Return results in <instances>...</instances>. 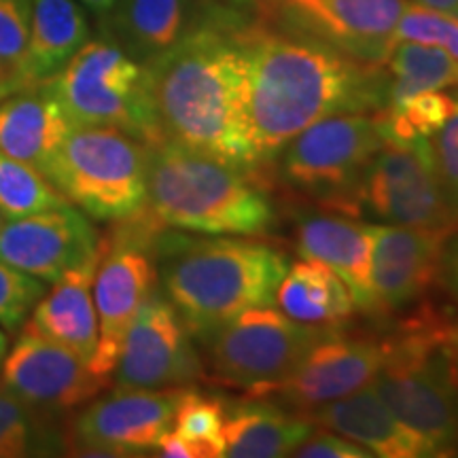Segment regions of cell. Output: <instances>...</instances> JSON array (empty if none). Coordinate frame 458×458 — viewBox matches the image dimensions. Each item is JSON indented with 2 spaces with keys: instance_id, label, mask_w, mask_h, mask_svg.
Returning <instances> with one entry per match:
<instances>
[{
  "instance_id": "6da1fadb",
  "label": "cell",
  "mask_w": 458,
  "mask_h": 458,
  "mask_svg": "<svg viewBox=\"0 0 458 458\" xmlns=\"http://www.w3.org/2000/svg\"><path fill=\"white\" fill-rule=\"evenodd\" d=\"M246 26L242 9L213 4L196 30L142 68L162 140L257 172Z\"/></svg>"
},
{
  "instance_id": "7a4b0ae2",
  "label": "cell",
  "mask_w": 458,
  "mask_h": 458,
  "mask_svg": "<svg viewBox=\"0 0 458 458\" xmlns=\"http://www.w3.org/2000/svg\"><path fill=\"white\" fill-rule=\"evenodd\" d=\"M250 60L249 122L257 168L267 165L293 136L340 113H382L386 72L263 24L246 26Z\"/></svg>"
},
{
  "instance_id": "3957f363",
  "label": "cell",
  "mask_w": 458,
  "mask_h": 458,
  "mask_svg": "<svg viewBox=\"0 0 458 458\" xmlns=\"http://www.w3.org/2000/svg\"><path fill=\"white\" fill-rule=\"evenodd\" d=\"M156 259L164 295L198 340L249 308L276 303L289 267L283 250L249 236L164 233Z\"/></svg>"
},
{
  "instance_id": "277c9868",
  "label": "cell",
  "mask_w": 458,
  "mask_h": 458,
  "mask_svg": "<svg viewBox=\"0 0 458 458\" xmlns=\"http://www.w3.org/2000/svg\"><path fill=\"white\" fill-rule=\"evenodd\" d=\"M145 216L202 236H266L278 210L255 172L162 140L148 147Z\"/></svg>"
},
{
  "instance_id": "5b68a950",
  "label": "cell",
  "mask_w": 458,
  "mask_h": 458,
  "mask_svg": "<svg viewBox=\"0 0 458 458\" xmlns=\"http://www.w3.org/2000/svg\"><path fill=\"white\" fill-rule=\"evenodd\" d=\"M445 312L422 306L385 335L374 388L437 456H458V380L442 348Z\"/></svg>"
},
{
  "instance_id": "8992f818",
  "label": "cell",
  "mask_w": 458,
  "mask_h": 458,
  "mask_svg": "<svg viewBox=\"0 0 458 458\" xmlns=\"http://www.w3.org/2000/svg\"><path fill=\"white\" fill-rule=\"evenodd\" d=\"M43 174L91 219L122 223L147 206L148 145L119 128L72 125Z\"/></svg>"
},
{
  "instance_id": "52a82bcc",
  "label": "cell",
  "mask_w": 458,
  "mask_h": 458,
  "mask_svg": "<svg viewBox=\"0 0 458 458\" xmlns=\"http://www.w3.org/2000/svg\"><path fill=\"white\" fill-rule=\"evenodd\" d=\"M41 85L72 125L119 128L148 147L162 142L145 68L111 38L88 41Z\"/></svg>"
},
{
  "instance_id": "ba28073f",
  "label": "cell",
  "mask_w": 458,
  "mask_h": 458,
  "mask_svg": "<svg viewBox=\"0 0 458 458\" xmlns=\"http://www.w3.org/2000/svg\"><path fill=\"white\" fill-rule=\"evenodd\" d=\"M385 142L382 113H340L293 136L270 164L286 191L348 215L360 174Z\"/></svg>"
},
{
  "instance_id": "9c48e42d",
  "label": "cell",
  "mask_w": 458,
  "mask_h": 458,
  "mask_svg": "<svg viewBox=\"0 0 458 458\" xmlns=\"http://www.w3.org/2000/svg\"><path fill=\"white\" fill-rule=\"evenodd\" d=\"M325 329L297 323L276 303L249 308L199 340L204 368L216 385L263 397L293 371Z\"/></svg>"
},
{
  "instance_id": "30bf717a",
  "label": "cell",
  "mask_w": 458,
  "mask_h": 458,
  "mask_svg": "<svg viewBox=\"0 0 458 458\" xmlns=\"http://www.w3.org/2000/svg\"><path fill=\"white\" fill-rule=\"evenodd\" d=\"M348 216L456 233L458 215L450 208L435 174L427 139L386 140L354 187Z\"/></svg>"
},
{
  "instance_id": "8fae6325",
  "label": "cell",
  "mask_w": 458,
  "mask_h": 458,
  "mask_svg": "<svg viewBox=\"0 0 458 458\" xmlns=\"http://www.w3.org/2000/svg\"><path fill=\"white\" fill-rule=\"evenodd\" d=\"M105 236V253L94 278V306L98 317V348L89 369L111 380L131 320L157 284L156 233L162 232L145 213L122 221Z\"/></svg>"
},
{
  "instance_id": "7c38bea8",
  "label": "cell",
  "mask_w": 458,
  "mask_h": 458,
  "mask_svg": "<svg viewBox=\"0 0 458 458\" xmlns=\"http://www.w3.org/2000/svg\"><path fill=\"white\" fill-rule=\"evenodd\" d=\"M405 4L408 0H255L253 9L263 24L382 64Z\"/></svg>"
},
{
  "instance_id": "4fadbf2b",
  "label": "cell",
  "mask_w": 458,
  "mask_h": 458,
  "mask_svg": "<svg viewBox=\"0 0 458 458\" xmlns=\"http://www.w3.org/2000/svg\"><path fill=\"white\" fill-rule=\"evenodd\" d=\"M385 357V335H360L348 334L342 327H327L312 342L293 371L263 397L308 414L374 385Z\"/></svg>"
},
{
  "instance_id": "5bb4252c",
  "label": "cell",
  "mask_w": 458,
  "mask_h": 458,
  "mask_svg": "<svg viewBox=\"0 0 458 458\" xmlns=\"http://www.w3.org/2000/svg\"><path fill=\"white\" fill-rule=\"evenodd\" d=\"M111 377L123 388L187 386L206 377L204 359L164 293L153 291L140 306Z\"/></svg>"
},
{
  "instance_id": "9a60e30c",
  "label": "cell",
  "mask_w": 458,
  "mask_h": 458,
  "mask_svg": "<svg viewBox=\"0 0 458 458\" xmlns=\"http://www.w3.org/2000/svg\"><path fill=\"white\" fill-rule=\"evenodd\" d=\"M185 386L123 388L91 401L72 425V444L83 454L131 456L156 450L174 425Z\"/></svg>"
},
{
  "instance_id": "2e32d148",
  "label": "cell",
  "mask_w": 458,
  "mask_h": 458,
  "mask_svg": "<svg viewBox=\"0 0 458 458\" xmlns=\"http://www.w3.org/2000/svg\"><path fill=\"white\" fill-rule=\"evenodd\" d=\"M111 380L89 369V365L26 323L3 360V386L32 408L71 410L89 403Z\"/></svg>"
},
{
  "instance_id": "e0dca14e",
  "label": "cell",
  "mask_w": 458,
  "mask_h": 458,
  "mask_svg": "<svg viewBox=\"0 0 458 458\" xmlns=\"http://www.w3.org/2000/svg\"><path fill=\"white\" fill-rule=\"evenodd\" d=\"M98 244V232L88 215L71 202L7 219L0 229V259L43 283H55L89 259Z\"/></svg>"
},
{
  "instance_id": "ac0fdd59",
  "label": "cell",
  "mask_w": 458,
  "mask_h": 458,
  "mask_svg": "<svg viewBox=\"0 0 458 458\" xmlns=\"http://www.w3.org/2000/svg\"><path fill=\"white\" fill-rule=\"evenodd\" d=\"M450 233L405 225H376L371 253L374 317H393L414 308L433 283Z\"/></svg>"
},
{
  "instance_id": "d6986e66",
  "label": "cell",
  "mask_w": 458,
  "mask_h": 458,
  "mask_svg": "<svg viewBox=\"0 0 458 458\" xmlns=\"http://www.w3.org/2000/svg\"><path fill=\"white\" fill-rule=\"evenodd\" d=\"M297 253L329 266L351 291L357 310L374 317L371 253L376 223L331 210H303L295 223Z\"/></svg>"
},
{
  "instance_id": "ffe728a7",
  "label": "cell",
  "mask_w": 458,
  "mask_h": 458,
  "mask_svg": "<svg viewBox=\"0 0 458 458\" xmlns=\"http://www.w3.org/2000/svg\"><path fill=\"white\" fill-rule=\"evenodd\" d=\"M317 427L352 439L382 458H437L433 445L399 420L374 385L308 411Z\"/></svg>"
},
{
  "instance_id": "44dd1931",
  "label": "cell",
  "mask_w": 458,
  "mask_h": 458,
  "mask_svg": "<svg viewBox=\"0 0 458 458\" xmlns=\"http://www.w3.org/2000/svg\"><path fill=\"white\" fill-rule=\"evenodd\" d=\"M210 9L208 0H122L100 21L106 38L147 64L196 30Z\"/></svg>"
},
{
  "instance_id": "7402d4cb",
  "label": "cell",
  "mask_w": 458,
  "mask_h": 458,
  "mask_svg": "<svg viewBox=\"0 0 458 458\" xmlns=\"http://www.w3.org/2000/svg\"><path fill=\"white\" fill-rule=\"evenodd\" d=\"M102 253H105V238H100L98 250L89 259L71 267L55 283H51L54 284L51 291L38 300L32 318L28 320L43 335L79 354L88 365L98 348L94 278Z\"/></svg>"
},
{
  "instance_id": "603a6c76",
  "label": "cell",
  "mask_w": 458,
  "mask_h": 458,
  "mask_svg": "<svg viewBox=\"0 0 458 458\" xmlns=\"http://www.w3.org/2000/svg\"><path fill=\"white\" fill-rule=\"evenodd\" d=\"M317 431L310 416L284 408L266 397H246L227 403L223 425V456L280 458L291 456Z\"/></svg>"
},
{
  "instance_id": "cb8c5ba5",
  "label": "cell",
  "mask_w": 458,
  "mask_h": 458,
  "mask_svg": "<svg viewBox=\"0 0 458 458\" xmlns=\"http://www.w3.org/2000/svg\"><path fill=\"white\" fill-rule=\"evenodd\" d=\"M72 123L43 85L0 100V151L45 172Z\"/></svg>"
},
{
  "instance_id": "d4e9b609",
  "label": "cell",
  "mask_w": 458,
  "mask_h": 458,
  "mask_svg": "<svg viewBox=\"0 0 458 458\" xmlns=\"http://www.w3.org/2000/svg\"><path fill=\"white\" fill-rule=\"evenodd\" d=\"M276 303L286 317L312 327H342L357 312L344 280L323 261L308 257L286 267Z\"/></svg>"
},
{
  "instance_id": "484cf974",
  "label": "cell",
  "mask_w": 458,
  "mask_h": 458,
  "mask_svg": "<svg viewBox=\"0 0 458 458\" xmlns=\"http://www.w3.org/2000/svg\"><path fill=\"white\" fill-rule=\"evenodd\" d=\"M89 41L79 0H30V66L37 83L54 77Z\"/></svg>"
},
{
  "instance_id": "4316f807",
  "label": "cell",
  "mask_w": 458,
  "mask_h": 458,
  "mask_svg": "<svg viewBox=\"0 0 458 458\" xmlns=\"http://www.w3.org/2000/svg\"><path fill=\"white\" fill-rule=\"evenodd\" d=\"M382 68L386 72L385 111L420 91L458 88V60L433 45L393 43Z\"/></svg>"
},
{
  "instance_id": "83f0119b",
  "label": "cell",
  "mask_w": 458,
  "mask_h": 458,
  "mask_svg": "<svg viewBox=\"0 0 458 458\" xmlns=\"http://www.w3.org/2000/svg\"><path fill=\"white\" fill-rule=\"evenodd\" d=\"M37 85L30 66V0H0V98Z\"/></svg>"
},
{
  "instance_id": "f1b7e54d",
  "label": "cell",
  "mask_w": 458,
  "mask_h": 458,
  "mask_svg": "<svg viewBox=\"0 0 458 458\" xmlns=\"http://www.w3.org/2000/svg\"><path fill=\"white\" fill-rule=\"evenodd\" d=\"M66 202L41 170L0 151V210L7 219H20Z\"/></svg>"
},
{
  "instance_id": "f546056e",
  "label": "cell",
  "mask_w": 458,
  "mask_h": 458,
  "mask_svg": "<svg viewBox=\"0 0 458 458\" xmlns=\"http://www.w3.org/2000/svg\"><path fill=\"white\" fill-rule=\"evenodd\" d=\"M456 106V96L448 89L420 91L397 106L382 111V131L391 142H414L428 139L450 117Z\"/></svg>"
},
{
  "instance_id": "4dcf8cb0",
  "label": "cell",
  "mask_w": 458,
  "mask_h": 458,
  "mask_svg": "<svg viewBox=\"0 0 458 458\" xmlns=\"http://www.w3.org/2000/svg\"><path fill=\"white\" fill-rule=\"evenodd\" d=\"M227 401L185 388L176 405L172 431L191 442L199 458L223 456V425H225Z\"/></svg>"
},
{
  "instance_id": "1f68e13d",
  "label": "cell",
  "mask_w": 458,
  "mask_h": 458,
  "mask_svg": "<svg viewBox=\"0 0 458 458\" xmlns=\"http://www.w3.org/2000/svg\"><path fill=\"white\" fill-rule=\"evenodd\" d=\"M399 41L433 45L458 60V17L408 3L394 28V43Z\"/></svg>"
},
{
  "instance_id": "d6a6232c",
  "label": "cell",
  "mask_w": 458,
  "mask_h": 458,
  "mask_svg": "<svg viewBox=\"0 0 458 458\" xmlns=\"http://www.w3.org/2000/svg\"><path fill=\"white\" fill-rule=\"evenodd\" d=\"M47 293L43 280L17 270L0 259V325L13 329L24 323L38 300Z\"/></svg>"
},
{
  "instance_id": "836d02e7",
  "label": "cell",
  "mask_w": 458,
  "mask_h": 458,
  "mask_svg": "<svg viewBox=\"0 0 458 458\" xmlns=\"http://www.w3.org/2000/svg\"><path fill=\"white\" fill-rule=\"evenodd\" d=\"M32 405L21 401L9 388H0V458H21L34 452Z\"/></svg>"
},
{
  "instance_id": "e575fe53",
  "label": "cell",
  "mask_w": 458,
  "mask_h": 458,
  "mask_svg": "<svg viewBox=\"0 0 458 458\" xmlns=\"http://www.w3.org/2000/svg\"><path fill=\"white\" fill-rule=\"evenodd\" d=\"M431 162L450 208L458 215V96L445 123L427 139Z\"/></svg>"
},
{
  "instance_id": "d590c367",
  "label": "cell",
  "mask_w": 458,
  "mask_h": 458,
  "mask_svg": "<svg viewBox=\"0 0 458 458\" xmlns=\"http://www.w3.org/2000/svg\"><path fill=\"white\" fill-rule=\"evenodd\" d=\"M291 456L300 458H371L369 450L359 445L344 435L329 431V428L317 427L306 442H301Z\"/></svg>"
},
{
  "instance_id": "8d00e7d4",
  "label": "cell",
  "mask_w": 458,
  "mask_h": 458,
  "mask_svg": "<svg viewBox=\"0 0 458 458\" xmlns=\"http://www.w3.org/2000/svg\"><path fill=\"white\" fill-rule=\"evenodd\" d=\"M437 283L448 291L450 295L458 297V233L445 240L442 259H439V274Z\"/></svg>"
},
{
  "instance_id": "74e56055",
  "label": "cell",
  "mask_w": 458,
  "mask_h": 458,
  "mask_svg": "<svg viewBox=\"0 0 458 458\" xmlns=\"http://www.w3.org/2000/svg\"><path fill=\"white\" fill-rule=\"evenodd\" d=\"M159 456H168V458H199V452L196 445L191 442H187L185 437H181L179 433H174L170 428L168 433L164 435L162 442L157 444Z\"/></svg>"
},
{
  "instance_id": "f35d334b",
  "label": "cell",
  "mask_w": 458,
  "mask_h": 458,
  "mask_svg": "<svg viewBox=\"0 0 458 458\" xmlns=\"http://www.w3.org/2000/svg\"><path fill=\"white\" fill-rule=\"evenodd\" d=\"M442 348L452 371H454V377L458 380V317L448 312H445L442 329Z\"/></svg>"
},
{
  "instance_id": "ab89813d",
  "label": "cell",
  "mask_w": 458,
  "mask_h": 458,
  "mask_svg": "<svg viewBox=\"0 0 458 458\" xmlns=\"http://www.w3.org/2000/svg\"><path fill=\"white\" fill-rule=\"evenodd\" d=\"M79 3H81L88 11H91L98 20H105V17L111 13L122 0H79Z\"/></svg>"
},
{
  "instance_id": "60d3db41",
  "label": "cell",
  "mask_w": 458,
  "mask_h": 458,
  "mask_svg": "<svg viewBox=\"0 0 458 458\" xmlns=\"http://www.w3.org/2000/svg\"><path fill=\"white\" fill-rule=\"evenodd\" d=\"M414 3L422 4V7L442 11V13L458 17V0H414Z\"/></svg>"
},
{
  "instance_id": "b9f144b4",
  "label": "cell",
  "mask_w": 458,
  "mask_h": 458,
  "mask_svg": "<svg viewBox=\"0 0 458 458\" xmlns=\"http://www.w3.org/2000/svg\"><path fill=\"white\" fill-rule=\"evenodd\" d=\"M225 3H229L232 7H236V9H246V7L253 9L255 0H225Z\"/></svg>"
},
{
  "instance_id": "7bdbcfd3",
  "label": "cell",
  "mask_w": 458,
  "mask_h": 458,
  "mask_svg": "<svg viewBox=\"0 0 458 458\" xmlns=\"http://www.w3.org/2000/svg\"><path fill=\"white\" fill-rule=\"evenodd\" d=\"M4 352H7V334L0 331V365H3L4 360Z\"/></svg>"
},
{
  "instance_id": "ee69618b",
  "label": "cell",
  "mask_w": 458,
  "mask_h": 458,
  "mask_svg": "<svg viewBox=\"0 0 458 458\" xmlns=\"http://www.w3.org/2000/svg\"><path fill=\"white\" fill-rule=\"evenodd\" d=\"M4 223H7V216H4V213L3 210H0V229L4 227Z\"/></svg>"
},
{
  "instance_id": "f6af8a7d",
  "label": "cell",
  "mask_w": 458,
  "mask_h": 458,
  "mask_svg": "<svg viewBox=\"0 0 458 458\" xmlns=\"http://www.w3.org/2000/svg\"><path fill=\"white\" fill-rule=\"evenodd\" d=\"M0 100H3V98H0Z\"/></svg>"
}]
</instances>
